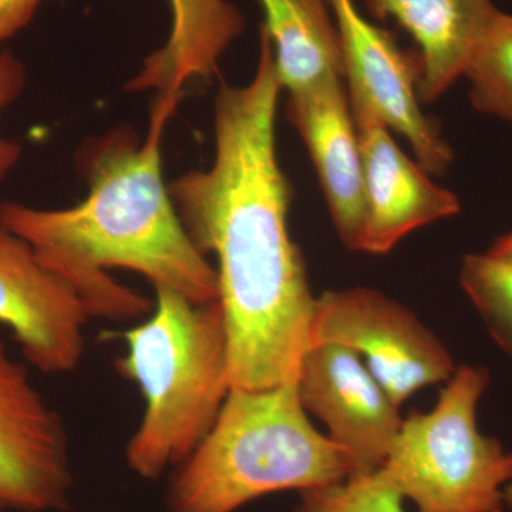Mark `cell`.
Instances as JSON below:
<instances>
[{
  "label": "cell",
  "mask_w": 512,
  "mask_h": 512,
  "mask_svg": "<svg viewBox=\"0 0 512 512\" xmlns=\"http://www.w3.org/2000/svg\"><path fill=\"white\" fill-rule=\"evenodd\" d=\"M281 84L274 47L259 30L258 64L245 86L215 100V157L168 187L184 228L214 254L229 348L231 389L298 380L316 296L288 228L291 185L276 154Z\"/></svg>",
  "instance_id": "1"
},
{
  "label": "cell",
  "mask_w": 512,
  "mask_h": 512,
  "mask_svg": "<svg viewBox=\"0 0 512 512\" xmlns=\"http://www.w3.org/2000/svg\"><path fill=\"white\" fill-rule=\"evenodd\" d=\"M181 94H161L143 143L126 130L84 148L89 195L66 210L0 202V227L18 235L76 289L92 318L150 315L154 303L107 274L124 268L154 289L220 301L217 269L195 247L164 183L161 140Z\"/></svg>",
  "instance_id": "2"
},
{
  "label": "cell",
  "mask_w": 512,
  "mask_h": 512,
  "mask_svg": "<svg viewBox=\"0 0 512 512\" xmlns=\"http://www.w3.org/2000/svg\"><path fill=\"white\" fill-rule=\"evenodd\" d=\"M352 458L308 419L298 380L229 390L208 436L168 488L170 512H235L264 495L340 483Z\"/></svg>",
  "instance_id": "3"
},
{
  "label": "cell",
  "mask_w": 512,
  "mask_h": 512,
  "mask_svg": "<svg viewBox=\"0 0 512 512\" xmlns=\"http://www.w3.org/2000/svg\"><path fill=\"white\" fill-rule=\"evenodd\" d=\"M146 322L123 333L119 369L143 393V420L126 450L144 480L178 467L208 436L229 390V348L220 301L197 303L156 289Z\"/></svg>",
  "instance_id": "4"
},
{
  "label": "cell",
  "mask_w": 512,
  "mask_h": 512,
  "mask_svg": "<svg viewBox=\"0 0 512 512\" xmlns=\"http://www.w3.org/2000/svg\"><path fill=\"white\" fill-rule=\"evenodd\" d=\"M490 384L481 366L457 367L436 406L403 420L380 468L417 512H505L512 451L478 429L477 410Z\"/></svg>",
  "instance_id": "5"
},
{
  "label": "cell",
  "mask_w": 512,
  "mask_h": 512,
  "mask_svg": "<svg viewBox=\"0 0 512 512\" xmlns=\"http://www.w3.org/2000/svg\"><path fill=\"white\" fill-rule=\"evenodd\" d=\"M336 343L365 357L397 406L447 382L457 366L444 343L409 308L375 289L326 291L316 299L311 346Z\"/></svg>",
  "instance_id": "6"
},
{
  "label": "cell",
  "mask_w": 512,
  "mask_h": 512,
  "mask_svg": "<svg viewBox=\"0 0 512 512\" xmlns=\"http://www.w3.org/2000/svg\"><path fill=\"white\" fill-rule=\"evenodd\" d=\"M338 28L343 79L353 114H369L412 147L429 174L444 175L453 150L421 109L416 52L400 49L392 33L367 20L355 0H329Z\"/></svg>",
  "instance_id": "7"
},
{
  "label": "cell",
  "mask_w": 512,
  "mask_h": 512,
  "mask_svg": "<svg viewBox=\"0 0 512 512\" xmlns=\"http://www.w3.org/2000/svg\"><path fill=\"white\" fill-rule=\"evenodd\" d=\"M72 487L63 421L0 340V507L66 511Z\"/></svg>",
  "instance_id": "8"
},
{
  "label": "cell",
  "mask_w": 512,
  "mask_h": 512,
  "mask_svg": "<svg viewBox=\"0 0 512 512\" xmlns=\"http://www.w3.org/2000/svg\"><path fill=\"white\" fill-rule=\"evenodd\" d=\"M298 390L306 412L322 421L326 436L352 458L353 476L384 466L404 419L362 357L336 343L311 346L302 359Z\"/></svg>",
  "instance_id": "9"
},
{
  "label": "cell",
  "mask_w": 512,
  "mask_h": 512,
  "mask_svg": "<svg viewBox=\"0 0 512 512\" xmlns=\"http://www.w3.org/2000/svg\"><path fill=\"white\" fill-rule=\"evenodd\" d=\"M90 318L76 289L43 265L28 242L0 227V323L30 365L45 373L76 369Z\"/></svg>",
  "instance_id": "10"
},
{
  "label": "cell",
  "mask_w": 512,
  "mask_h": 512,
  "mask_svg": "<svg viewBox=\"0 0 512 512\" xmlns=\"http://www.w3.org/2000/svg\"><path fill=\"white\" fill-rule=\"evenodd\" d=\"M352 116L363 167L362 252L387 254L414 229L460 212L457 195L434 184L429 173L397 146L389 128L369 114Z\"/></svg>",
  "instance_id": "11"
},
{
  "label": "cell",
  "mask_w": 512,
  "mask_h": 512,
  "mask_svg": "<svg viewBox=\"0 0 512 512\" xmlns=\"http://www.w3.org/2000/svg\"><path fill=\"white\" fill-rule=\"evenodd\" d=\"M288 117L315 165L336 234L362 251L365 234L363 167L345 80L288 97Z\"/></svg>",
  "instance_id": "12"
},
{
  "label": "cell",
  "mask_w": 512,
  "mask_h": 512,
  "mask_svg": "<svg viewBox=\"0 0 512 512\" xmlns=\"http://www.w3.org/2000/svg\"><path fill=\"white\" fill-rule=\"evenodd\" d=\"M379 20L392 19L416 45L417 94L433 103L464 77L500 9L493 0H367Z\"/></svg>",
  "instance_id": "13"
},
{
  "label": "cell",
  "mask_w": 512,
  "mask_h": 512,
  "mask_svg": "<svg viewBox=\"0 0 512 512\" xmlns=\"http://www.w3.org/2000/svg\"><path fill=\"white\" fill-rule=\"evenodd\" d=\"M173 13L170 36L144 60L128 89L181 94L185 84L210 79L225 50L244 30L241 10L228 0H168Z\"/></svg>",
  "instance_id": "14"
},
{
  "label": "cell",
  "mask_w": 512,
  "mask_h": 512,
  "mask_svg": "<svg viewBox=\"0 0 512 512\" xmlns=\"http://www.w3.org/2000/svg\"><path fill=\"white\" fill-rule=\"evenodd\" d=\"M274 47L275 70L289 96L343 79L338 28L329 0H258Z\"/></svg>",
  "instance_id": "15"
},
{
  "label": "cell",
  "mask_w": 512,
  "mask_h": 512,
  "mask_svg": "<svg viewBox=\"0 0 512 512\" xmlns=\"http://www.w3.org/2000/svg\"><path fill=\"white\" fill-rule=\"evenodd\" d=\"M464 77L476 110L512 123V15L497 13Z\"/></svg>",
  "instance_id": "16"
},
{
  "label": "cell",
  "mask_w": 512,
  "mask_h": 512,
  "mask_svg": "<svg viewBox=\"0 0 512 512\" xmlns=\"http://www.w3.org/2000/svg\"><path fill=\"white\" fill-rule=\"evenodd\" d=\"M466 292L491 339L512 359V259L470 254L460 269Z\"/></svg>",
  "instance_id": "17"
},
{
  "label": "cell",
  "mask_w": 512,
  "mask_h": 512,
  "mask_svg": "<svg viewBox=\"0 0 512 512\" xmlns=\"http://www.w3.org/2000/svg\"><path fill=\"white\" fill-rule=\"evenodd\" d=\"M299 495L296 512H404V498L380 468Z\"/></svg>",
  "instance_id": "18"
},
{
  "label": "cell",
  "mask_w": 512,
  "mask_h": 512,
  "mask_svg": "<svg viewBox=\"0 0 512 512\" xmlns=\"http://www.w3.org/2000/svg\"><path fill=\"white\" fill-rule=\"evenodd\" d=\"M25 86V67L12 53H0V111L9 106ZM22 146L0 136V180L18 163Z\"/></svg>",
  "instance_id": "19"
},
{
  "label": "cell",
  "mask_w": 512,
  "mask_h": 512,
  "mask_svg": "<svg viewBox=\"0 0 512 512\" xmlns=\"http://www.w3.org/2000/svg\"><path fill=\"white\" fill-rule=\"evenodd\" d=\"M46 0H0V45L25 29Z\"/></svg>",
  "instance_id": "20"
},
{
  "label": "cell",
  "mask_w": 512,
  "mask_h": 512,
  "mask_svg": "<svg viewBox=\"0 0 512 512\" xmlns=\"http://www.w3.org/2000/svg\"><path fill=\"white\" fill-rule=\"evenodd\" d=\"M491 255L500 256V258L512 259V231L503 237L495 239L493 247L488 249Z\"/></svg>",
  "instance_id": "21"
},
{
  "label": "cell",
  "mask_w": 512,
  "mask_h": 512,
  "mask_svg": "<svg viewBox=\"0 0 512 512\" xmlns=\"http://www.w3.org/2000/svg\"><path fill=\"white\" fill-rule=\"evenodd\" d=\"M504 500L505 505H507V508H510V510H512V483L508 484L507 487H505Z\"/></svg>",
  "instance_id": "22"
}]
</instances>
